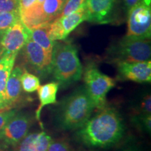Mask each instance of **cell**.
Returning <instances> with one entry per match:
<instances>
[{
  "mask_svg": "<svg viewBox=\"0 0 151 151\" xmlns=\"http://www.w3.org/2000/svg\"><path fill=\"white\" fill-rule=\"evenodd\" d=\"M17 55L5 56L0 58V110L6 108V88L11 71L14 67Z\"/></svg>",
  "mask_w": 151,
  "mask_h": 151,
  "instance_id": "2e32d148",
  "label": "cell"
},
{
  "mask_svg": "<svg viewBox=\"0 0 151 151\" xmlns=\"http://www.w3.org/2000/svg\"><path fill=\"white\" fill-rule=\"evenodd\" d=\"M52 141L51 137L44 131L27 134L16 146V151H47Z\"/></svg>",
  "mask_w": 151,
  "mask_h": 151,
  "instance_id": "5bb4252c",
  "label": "cell"
},
{
  "mask_svg": "<svg viewBox=\"0 0 151 151\" xmlns=\"http://www.w3.org/2000/svg\"><path fill=\"white\" fill-rule=\"evenodd\" d=\"M63 1H65V2H67V1H68V0H63Z\"/></svg>",
  "mask_w": 151,
  "mask_h": 151,
  "instance_id": "1f68e13d",
  "label": "cell"
},
{
  "mask_svg": "<svg viewBox=\"0 0 151 151\" xmlns=\"http://www.w3.org/2000/svg\"><path fill=\"white\" fill-rule=\"evenodd\" d=\"M33 122L29 113L17 112L0 131V143L9 147H16L24 139Z\"/></svg>",
  "mask_w": 151,
  "mask_h": 151,
  "instance_id": "52a82bcc",
  "label": "cell"
},
{
  "mask_svg": "<svg viewBox=\"0 0 151 151\" xmlns=\"http://www.w3.org/2000/svg\"><path fill=\"white\" fill-rule=\"evenodd\" d=\"M24 63L39 78L44 79L51 74V57L31 38L21 50Z\"/></svg>",
  "mask_w": 151,
  "mask_h": 151,
  "instance_id": "ba28073f",
  "label": "cell"
},
{
  "mask_svg": "<svg viewBox=\"0 0 151 151\" xmlns=\"http://www.w3.org/2000/svg\"><path fill=\"white\" fill-rule=\"evenodd\" d=\"M18 20H20L18 11L0 14V37Z\"/></svg>",
  "mask_w": 151,
  "mask_h": 151,
  "instance_id": "44dd1931",
  "label": "cell"
},
{
  "mask_svg": "<svg viewBox=\"0 0 151 151\" xmlns=\"http://www.w3.org/2000/svg\"><path fill=\"white\" fill-rule=\"evenodd\" d=\"M83 69L78 55V50L70 41H55L51 58V74L65 89L82 78Z\"/></svg>",
  "mask_w": 151,
  "mask_h": 151,
  "instance_id": "3957f363",
  "label": "cell"
},
{
  "mask_svg": "<svg viewBox=\"0 0 151 151\" xmlns=\"http://www.w3.org/2000/svg\"><path fill=\"white\" fill-rule=\"evenodd\" d=\"M119 79L136 83H150L151 62H116Z\"/></svg>",
  "mask_w": 151,
  "mask_h": 151,
  "instance_id": "8fae6325",
  "label": "cell"
},
{
  "mask_svg": "<svg viewBox=\"0 0 151 151\" xmlns=\"http://www.w3.org/2000/svg\"><path fill=\"white\" fill-rule=\"evenodd\" d=\"M23 67L16 66L11 71L6 88V103L7 109H12L21 97L22 88L21 86V75Z\"/></svg>",
  "mask_w": 151,
  "mask_h": 151,
  "instance_id": "4fadbf2b",
  "label": "cell"
},
{
  "mask_svg": "<svg viewBox=\"0 0 151 151\" xmlns=\"http://www.w3.org/2000/svg\"><path fill=\"white\" fill-rule=\"evenodd\" d=\"M127 31L125 37L150 39V0H140L127 11Z\"/></svg>",
  "mask_w": 151,
  "mask_h": 151,
  "instance_id": "8992f818",
  "label": "cell"
},
{
  "mask_svg": "<svg viewBox=\"0 0 151 151\" xmlns=\"http://www.w3.org/2000/svg\"><path fill=\"white\" fill-rule=\"evenodd\" d=\"M132 124L136 129L144 133L150 134L151 115L134 113L131 117Z\"/></svg>",
  "mask_w": 151,
  "mask_h": 151,
  "instance_id": "ffe728a7",
  "label": "cell"
},
{
  "mask_svg": "<svg viewBox=\"0 0 151 151\" xmlns=\"http://www.w3.org/2000/svg\"><path fill=\"white\" fill-rule=\"evenodd\" d=\"M139 1L140 0H123L124 8H125L127 12L132 7H133L135 4H137Z\"/></svg>",
  "mask_w": 151,
  "mask_h": 151,
  "instance_id": "f1b7e54d",
  "label": "cell"
},
{
  "mask_svg": "<svg viewBox=\"0 0 151 151\" xmlns=\"http://www.w3.org/2000/svg\"><path fill=\"white\" fill-rule=\"evenodd\" d=\"M47 151H73L69 143L65 140L52 141Z\"/></svg>",
  "mask_w": 151,
  "mask_h": 151,
  "instance_id": "d4e9b609",
  "label": "cell"
},
{
  "mask_svg": "<svg viewBox=\"0 0 151 151\" xmlns=\"http://www.w3.org/2000/svg\"><path fill=\"white\" fill-rule=\"evenodd\" d=\"M98 111L76 129V137L88 148H110L123 139L125 133L123 119L114 107L106 105Z\"/></svg>",
  "mask_w": 151,
  "mask_h": 151,
  "instance_id": "6da1fadb",
  "label": "cell"
},
{
  "mask_svg": "<svg viewBox=\"0 0 151 151\" xmlns=\"http://www.w3.org/2000/svg\"><path fill=\"white\" fill-rule=\"evenodd\" d=\"M37 0H19V13H22L31 7Z\"/></svg>",
  "mask_w": 151,
  "mask_h": 151,
  "instance_id": "83f0119b",
  "label": "cell"
},
{
  "mask_svg": "<svg viewBox=\"0 0 151 151\" xmlns=\"http://www.w3.org/2000/svg\"><path fill=\"white\" fill-rule=\"evenodd\" d=\"M19 11V0H0V14Z\"/></svg>",
  "mask_w": 151,
  "mask_h": 151,
  "instance_id": "cb8c5ba5",
  "label": "cell"
},
{
  "mask_svg": "<svg viewBox=\"0 0 151 151\" xmlns=\"http://www.w3.org/2000/svg\"><path fill=\"white\" fill-rule=\"evenodd\" d=\"M17 112L18 111L14 109H6L0 110V131Z\"/></svg>",
  "mask_w": 151,
  "mask_h": 151,
  "instance_id": "484cf974",
  "label": "cell"
},
{
  "mask_svg": "<svg viewBox=\"0 0 151 151\" xmlns=\"http://www.w3.org/2000/svg\"><path fill=\"white\" fill-rule=\"evenodd\" d=\"M49 24H45L29 30V35L30 38L39 46L41 47L49 56L52 58L55 41H52L49 37Z\"/></svg>",
  "mask_w": 151,
  "mask_h": 151,
  "instance_id": "e0dca14e",
  "label": "cell"
},
{
  "mask_svg": "<svg viewBox=\"0 0 151 151\" xmlns=\"http://www.w3.org/2000/svg\"><path fill=\"white\" fill-rule=\"evenodd\" d=\"M86 1V0H68L67 2H65L58 17H63L71 14L80 8Z\"/></svg>",
  "mask_w": 151,
  "mask_h": 151,
  "instance_id": "603a6c76",
  "label": "cell"
},
{
  "mask_svg": "<svg viewBox=\"0 0 151 151\" xmlns=\"http://www.w3.org/2000/svg\"><path fill=\"white\" fill-rule=\"evenodd\" d=\"M29 37V29L20 19L0 37V58L18 55Z\"/></svg>",
  "mask_w": 151,
  "mask_h": 151,
  "instance_id": "30bf717a",
  "label": "cell"
},
{
  "mask_svg": "<svg viewBox=\"0 0 151 151\" xmlns=\"http://www.w3.org/2000/svg\"><path fill=\"white\" fill-rule=\"evenodd\" d=\"M119 151H143V149L141 148L137 143L133 141H129L125 143Z\"/></svg>",
  "mask_w": 151,
  "mask_h": 151,
  "instance_id": "4316f807",
  "label": "cell"
},
{
  "mask_svg": "<svg viewBox=\"0 0 151 151\" xmlns=\"http://www.w3.org/2000/svg\"><path fill=\"white\" fill-rule=\"evenodd\" d=\"M59 88V84L56 81H52L43 86H40L37 90L39 105L35 112V118L41 124V127H43L41 122V111L46 106L53 104L57 102V94Z\"/></svg>",
  "mask_w": 151,
  "mask_h": 151,
  "instance_id": "9a60e30c",
  "label": "cell"
},
{
  "mask_svg": "<svg viewBox=\"0 0 151 151\" xmlns=\"http://www.w3.org/2000/svg\"><path fill=\"white\" fill-rule=\"evenodd\" d=\"M135 113L151 115V96L150 92L143 94L137 99L134 107Z\"/></svg>",
  "mask_w": 151,
  "mask_h": 151,
  "instance_id": "7402d4cb",
  "label": "cell"
},
{
  "mask_svg": "<svg viewBox=\"0 0 151 151\" xmlns=\"http://www.w3.org/2000/svg\"><path fill=\"white\" fill-rule=\"evenodd\" d=\"M94 106L84 86L78 87L58 102L54 122L61 131L76 130L91 117Z\"/></svg>",
  "mask_w": 151,
  "mask_h": 151,
  "instance_id": "7a4b0ae2",
  "label": "cell"
},
{
  "mask_svg": "<svg viewBox=\"0 0 151 151\" xmlns=\"http://www.w3.org/2000/svg\"><path fill=\"white\" fill-rule=\"evenodd\" d=\"M65 4L63 0H45L43 1L42 11L46 23H50L58 18Z\"/></svg>",
  "mask_w": 151,
  "mask_h": 151,
  "instance_id": "ac0fdd59",
  "label": "cell"
},
{
  "mask_svg": "<svg viewBox=\"0 0 151 151\" xmlns=\"http://www.w3.org/2000/svg\"><path fill=\"white\" fill-rule=\"evenodd\" d=\"M83 76L84 86L94 108L98 110L103 109L107 105V94L116 86V81L101 72L93 62L86 66Z\"/></svg>",
  "mask_w": 151,
  "mask_h": 151,
  "instance_id": "5b68a950",
  "label": "cell"
},
{
  "mask_svg": "<svg viewBox=\"0 0 151 151\" xmlns=\"http://www.w3.org/2000/svg\"><path fill=\"white\" fill-rule=\"evenodd\" d=\"M88 20V11L85 2L71 14L58 17L49 24L48 35L52 41H65L79 24Z\"/></svg>",
  "mask_w": 151,
  "mask_h": 151,
  "instance_id": "9c48e42d",
  "label": "cell"
},
{
  "mask_svg": "<svg viewBox=\"0 0 151 151\" xmlns=\"http://www.w3.org/2000/svg\"><path fill=\"white\" fill-rule=\"evenodd\" d=\"M20 81L22 90L27 93H32L37 91L41 86L40 78L24 68H23Z\"/></svg>",
  "mask_w": 151,
  "mask_h": 151,
  "instance_id": "d6986e66",
  "label": "cell"
},
{
  "mask_svg": "<svg viewBox=\"0 0 151 151\" xmlns=\"http://www.w3.org/2000/svg\"><path fill=\"white\" fill-rule=\"evenodd\" d=\"M45 0H37V1H36V3L39 4H43V1H44Z\"/></svg>",
  "mask_w": 151,
  "mask_h": 151,
  "instance_id": "4dcf8cb0",
  "label": "cell"
},
{
  "mask_svg": "<svg viewBox=\"0 0 151 151\" xmlns=\"http://www.w3.org/2000/svg\"><path fill=\"white\" fill-rule=\"evenodd\" d=\"M107 59L118 62H143L150 60V40L124 37L111 45L107 50Z\"/></svg>",
  "mask_w": 151,
  "mask_h": 151,
  "instance_id": "277c9868",
  "label": "cell"
},
{
  "mask_svg": "<svg viewBox=\"0 0 151 151\" xmlns=\"http://www.w3.org/2000/svg\"><path fill=\"white\" fill-rule=\"evenodd\" d=\"M116 0H86L88 11L87 21L106 24L111 21Z\"/></svg>",
  "mask_w": 151,
  "mask_h": 151,
  "instance_id": "7c38bea8",
  "label": "cell"
},
{
  "mask_svg": "<svg viewBox=\"0 0 151 151\" xmlns=\"http://www.w3.org/2000/svg\"><path fill=\"white\" fill-rule=\"evenodd\" d=\"M0 151H14V150L10 148L9 146H4V145H2L0 143Z\"/></svg>",
  "mask_w": 151,
  "mask_h": 151,
  "instance_id": "f546056e",
  "label": "cell"
}]
</instances>
